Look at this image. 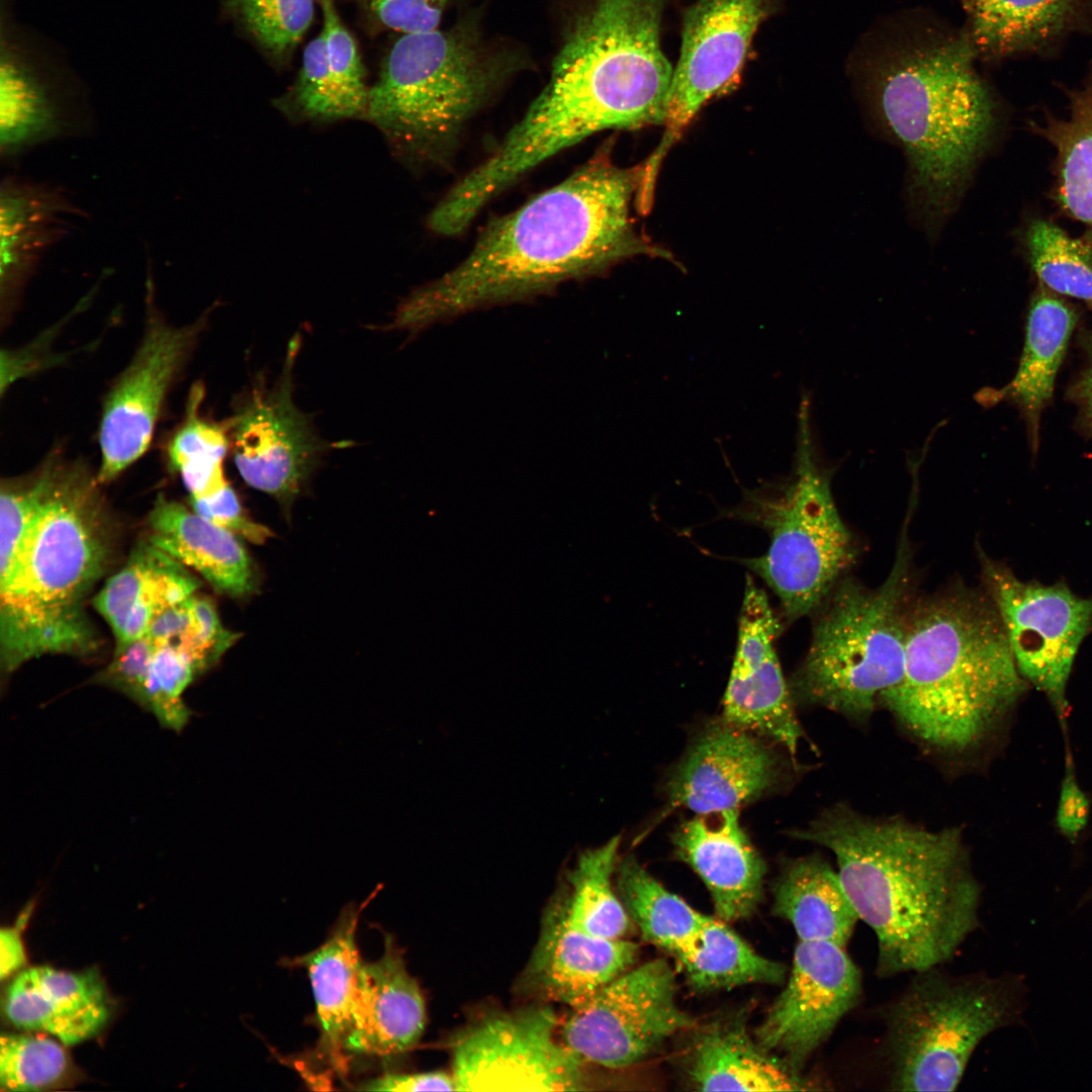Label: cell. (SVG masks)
<instances>
[{"label":"cell","mask_w":1092,"mask_h":1092,"mask_svg":"<svg viewBox=\"0 0 1092 1092\" xmlns=\"http://www.w3.org/2000/svg\"><path fill=\"white\" fill-rule=\"evenodd\" d=\"M147 635L157 645L181 648L204 669L215 663L238 639V634L222 627L213 603L196 594L162 613Z\"/></svg>","instance_id":"f35d334b"},{"label":"cell","mask_w":1092,"mask_h":1092,"mask_svg":"<svg viewBox=\"0 0 1092 1092\" xmlns=\"http://www.w3.org/2000/svg\"><path fill=\"white\" fill-rule=\"evenodd\" d=\"M1069 114L1049 116L1032 129L1056 151V196L1083 223L1092 241V70L1080 87L1067 90Z\"/></svg>","instance_id":"1f68e13d"},{"label":"cell","mask_w":1092,"mask_h":1092,"mask_svg":"<svg viewBox=\"0 0 1092 1092\" xmlns=\"http://www.w3.org/2000/svg\"><path fill=\"white\" fill-rule=\"evenodd\" d=\"M204 388L195 384L188 395L185 417L167 444L170 469L178 472L192 499L208 498L229 483L223 461L231 441L225 422L215 423L200 414Z\"/></svg>","instance_id":"d590c367"},{"label":"cell","mask_w":1092,"mask_h":1092,"mask_svg":"<svg viewBox=\"0 0 1092 1092\" xmlns=\"http://www.w3.org/2000/svg\"><path fill=\"white\" fill-rule=\"evenodd\" d=\"M569 1009L561 1040L584 1063L613 1069L638 1063L694 1024L662 959L627 970Z\"/></svg>","instance_id":"5bb4252c"},{"label":"cell","mask_w":1092,"mask_h":1092,"mask_svg":"<svg viewBox=\"0 0 1092 1092\" xmlns=\"http://www.w3.org/2000/svg\"><path fill=\"white\" fill-rule=\"evenodd\" d=\"M1029 265L1052 292L1083 301L1092 311V246L1045 219H1033L1024 237Z\"/></svg>","instance_id":"8d00e7d4"},{"label":"cell","mask_w":1092,"mask_h":1092,"mask_svg":"<svg viewBox=\"0 0 1092 1092\" xmlns=\"http://www.w3.org/2000/svg\"><path fill=\"white\" fill-rule=\"evenodd\" d=\"M861 975L845 947L799 940L785 988L755 1030L756 1040L801 1072L859 1002Z\"/></svg>","instance_id":"e0dca14e"},{"label":"cell","mask_w":1092,"mask_h":1092,"mask_svg":"<svg viewBox=\"0 0 1092 1092\" xmlns=\"http://www.w3.org/2000/svg\"><path fill=\"white\" fill-rule=\"evenodd\" d=\"M664 0H594L571 25L527 109L550 149L610 128L662 124L673 68L660 44Z\"/></svg>","instance_id":"5b68a950"},{"label":"cell","mask_w":1092,"mask_h":1092,"mask_svg":"<svg viewBox=\"0 0 1092 1092\" xmlns=\"http://www.w3.org/2000/svg\"><path fill=\"white\" fill-rule=\"evenodd\" d=\"M980 561L985 593L1000 618L1019 673L1063 717L1076 655L1092 631V597L1078 596L1063 581L1022 580L982 552Z\"/></svg>","instance_id":"7c38bea8"},{"label":"cell","mask_w":1092,"mask_h":1092,"mask_svg":"<svg viewBox=\"0 0 1092 1092\" xmlns=\"http://www.w3.org/2000/svg\"><path fill=\"white\" fill-rule=\"evenodd\" d=\"M365 1091H456L452 1074L431 1071L413 1074H385L361 1084Z\"/></svg>","instance_id":"681fc988"},{"label":"cell","mask_w":1092,"mask_h":1092,"mask_svg":"<svg viewBox=\"0 0 1092 1092\" xmlns=\"http://www.w3.org/2000/svg\"><path fill=\"white\" fill-rule=\"evenodd\" d=\"M1028 687L986 593L952 587L913 601L903 676L880 703L922 744L960 755L979 748Z\"/></svg>","instance_id":"3957f363"},{"label":"cell","mask_w":1092,"mask_h":1092,"mask_svg":"<svg viewBox=\"0 0 1092 1092\" xmlns=\"http://www.w3.org/2000/svg\"><path fill=\"white\" fill-rule=\"evenodd\" d=\"M525 65L517 52L487 42L469 17L402 34L370 87L364 118L402 156L444 164L469 118Z\"/></svg>","instance_id":"52a82bcc"},{"label":"cell","mask_w":1092,"mask_h":1092,"mask_svg":"<svg viewBox=\"0 0 1092 1092\" xmlns=\"http://www.w3.org/2000/svg\"><path fill=\"white\" fill-rule=\"evenodd\" d=\"M779 633L766 594L747 575L722 719L795 754L802 729L776 650Z\"/></svg>","instance_id":"ac0fdd59"},{"label":"cell","mask_w":1092,"mask_h":1092,"mask_svg":"<svg viewBox=\"0 0 1092 1092\" xmlns=\"http://www.w3.org/2000/svg\"><path fill=\"white\" fill-rule=\"evenodd\" d=\"M223 9L267 57L283 64L312 22L314 0H223Z\"/></svg>","instance_id":"74e56055"},{"label":"cell","mask_w":1092,"mask_h":1092,"mask_svg":"<svg viewBox=\"0 0 1092 1092\" xmlns=\"http://www.w3.org/2000/svg\"><path fill=\"white\" fill-rule=\"evenodd\" d=\"M155 648L154 641L146 635L126 648L114 651L111 662L95 675L93 681L118 691L141 706Z\"/></svg>","instance_id":"bcb514c9"},{"label":"cell","mask_w":1092,"mask_h":1092,"mask_svg":"<svg viewBox=\"0 0 1092 1092\" xmlns=\"http://www.w3.org/2000/svg\"><path fill=\"white\" fill-rule=\"evenodd\" d=\"M800 437L792 475L746 493L735 510V517L769 536L767 550L743 562L779 598L789 621L815 612L858 552L803 425Z\"/></svg>","instance_id":"30bf717a"},{"label":"cell","mask_w":1092,"mask_h":1092,"mask_svg":"<svg viewBox=\"0 0 1092 1092\" xmlns=\"http://www.w3.org/2000/svg\"><path fill=\"white\" fill-rule=\"evenodd\" d=\"M674 957L690 984L700 991L780 984L787 977L785 965L759 954L725 921L709 916Z\"/></svg>","instance_id":"d6a6232c"},{"label":"cell","mask_w":1092,"mask_h":1092,"mask_svg":"<svg viewBox=\"0 0 1092 1092\" xmlns=\"http://www.w3.org/2000/svg\"><path fill=\"white\" fill-rule=\"evenodd\" d=\"M70 1061L54 1039L32 1034H2L0 1085L2 1090L39 1091L65 1081Z\"/></svg>","instance_id":"ab89813d"},{"label":"cell","mask_w":1092,"mask_h":1092,"mask_svg":"<svg viewBox=\"0 0 1092 1092\" xmlns=\"http://www.w3.org/2000/svg\"><path fill=\"white\" fill-rule=\"evenodd\" d=\"M689 1074L703 1091H804L810 1081L754 1041L736 1020L712 1023L694 1039Z\"/></svg>","instance_id":"f1b7e54d"},{"label":"cell","mask_w":1092,"mask_h":1092,"mask_svg":"<svg viewBox=\"0 0 1092 1092\" xmlns=\"http://www.w3.org/2000/svg\"><path fill=\"white\" fill-rule=\"evenodd\" d=\"M616 874L617 893L648 942L674 956L705 924L708 916L668 891L633 856L619 861Z\"/></svg>","instance_id":"836d02e7"},{"label":"cell","mask_w":1092,"mask_h":1092,"mask_svg":"<svg viewBox=\"0 0 1092 1092\" xmlns=\"http://www.w3.org/2000/svg\"><path fill=\"white\" fill-rule=\"evenodd\" d=\"M766 9L767 0H697L688 9L666 96L664 131L642 164L636 194L640 209L652 208L662 161L686 127L704 104L735 82Z\"/></svg>","instance_id":"4fadbf2b"},{"label":"cell","mask_w":1092,"mask_h":1092,"mask_svg":"<svg viewBox=\"0 0 1092 1092\" xmlns=\"http://www.w3.org/2000/svg\"><path fill=\"white\" fill-rule=\"evenodd\" d=\"M940 968L914 973L878 1010L891 1090H956L983 1039L1023 1019L1028 988L1020 975Z\"/></svg>","instance_id":"9c48e42d"},{"label":"cell","mask_w":1092,"mask_h":1092,"mask_svg":"<svg viewBox=\"0 0 1092 1092\" xmlns=\"http://www.w3.org/2000/svg\"><path fill=\"white\" fill-rule=\"evenodd\" d=\"M1078 317L1072 304L1038 283L1028 306L1018 368L1011 381L995 394L1019 410L1033 454L1039 444L1041 416L1053 396L1056 377Z\"/></svg>","instance_id":"83f0119b"},{"label":"cell","mask_w":1092,"mask_h":1092,"mask_svg":"<svg viewBox=\"0 0 1092 1092\" xmlns=\"http://www.w3.org/2000/svg\"><path fill=\"white\" fill-rule=\"evenodd\" d=\"M360 910L347 909L322 945L290 962L307 970L315 1000L320 1046L334 1069L343 1074L347 1070L344 1041L363 966L355 936Z\"/></svg>","instance_id":"f546056e"},{"label":"cell","mask_w":1092,"mask_h":1092,"mask_svg":"<svg viewBox=\"0 0 1092 1092\" xmlns=\"http://www.w3.org/2000/svg\"><path fill=\"white\" fill-rule=\"evenodd\" d=\"M275 104L285 113L307 120L350 118L328 66L322 31L305 47L294 84Z\"/></svg>","instance_id":"b9f144b4"},{"label":"cell","mask_w":1092,"mask_h":1092,"mask_svg":"<svg viewBox=\"0 0 1092 1092\" xmlns=\"http://www.w3.org/2000/svg\"><path fill=\"white\" fill-rule=\"evenodd\" d=\"M43 496L0 585V665L9 675L47 654L87 655L98 636L83 609L104 572L109 533L97 476L50 455Z\"/></svg>","instance_id":"277c9868"},{"label":"cell","mask_w":1092,"mask_h":1092,"mask_svg":"<svg viewBox=\"0 0 1092 1092\" xmlns=\"http://www.w3.org/2000/svg\"><path fill=\"white\" fill-rule=\"evenodd\" d=\"M25 964V952L19 929L6 927L0 930V978L11 976Z\"/></svg>","instance_id":"816d5d0a"},{"label":"cell","mask_w":1092,"mask_h":1092,"mask_svg":"<svg viewBox=\"0 0 1092 1092\" xmlns=\"http://www.w3.org/2000/svg\"><path fill=\"white\" fill-rule=\"evenodd\" d=\"M977 58L966 33L907 55L877 86V113L903 149L911 206L931 235L961 201L995 124Z\"/></svg>","instance_id":"8992f818"},{"label":"cell","mask_w":1092,"mask_h":1092,"mask_svg":"<svg viewBox=\"0 0 1092 1092\" xmlns=\"http://www.w3.org/2000/svg\"><path fill=\"white\" fill-rule=\"evenodd\" d=\"M548 1005L493 1012L452 1039L456 1091H578L584 1062L558 1039Z\"/></svg>","instance_id":"8fae6325"},{"label":"cell","mask_w":1092,"mask_h":1092,"mask_svg":"<svg viewBox=\"0 0 1092 1092\" xmlns=\"http://www.w3.org/2000/svg\"><path fill=\"white\" fill-rule=\"evenodd\" d=\"M792 835L834 854L849 901L875 933L881 979L941 967L980 926L982 888L957 827L932 831L837 803Z\"/></svg>","instance_id":"7a4b0ae2"},{"label":"cell","mask_w":1092,"mask_h":1092,"mask_svg":"<svg viewBox=\"0 0 1092 1092\" xmlns=\"http://www.w3.org/2000/svg\"><path fill=\"white\" fill-rule=\"evenodd\" d=\"M190 505L201 517L254 544H263L274 536L269 528L256 523L247 515L230 484L208 498H190Z\"/></svg>","instance_id":"7dc6e473"},{"label":"cell","mask_w":1092,"mask_h":1092,"mask_svg":"<svg viewBox=\"0 0 1092 1092\" xmlns=\"http://www.w3.org/2000/svg\"><path fill=\"white\" fill-rule=\"evenodd\" d=\"M641 174L642 165L612 162L604 146L559 184L491 219L462 262L398 304L386 330L417 334L481 307L599 275L636 256L672 259L633 222Z\"/></svg>","instance_id":"6da1fadb"},{"label":"cell","mask_w":1092,"mask_h":1092,"mask_svg":"<svg viewBox=\"0 0 1092 1092\" xmlns=\"http://www.w3.org/2000/svg\"><path fill=\"white\" fill-rule=\"evenodd\" d=\"M1080 348L1084 354V365L1072 382L1068 396L1076 406L1080 429L1092 438V330L1081 333Z\"/></svg>","instance_id":"f907efd6"},{"label":"cell","mask_w":1092,"mask_h":1092,"mask_svg":"<svg viewBox=\"0 0 1092 1092\" xmlns=\"http://www.w3.org/2000/svg\"><path fill=\"white\" fill-rule=\"evenodd\" d=\"M3 1013L15 1027L54 1035L72 1045L97 1034L110 1015L105 985L95 971L26 969L8 984Z\"/></svg>","instance_id":"d4e9b609"},{"label":"cell","mask_w":1092,"mask_h":1092,"mask_svg":"<svg viewBox=\"0 0 1092 1092\" xmlns=\"http://www.w3.org/2000/svg\"><path fill=\"white\" fill-rule=\"evenodd\" d=\"M149 543L201 574L232 598L256 590L252 559L237 535L184 505L159 494L149 514Z\"/></svg>","instance_id":"4316f807"},{"label":"cell","mask_w":1092,"mask_h":1092,"mask_svg":"<svg viewBox=\"0 0 1092 1092\" xmlns=\"http://www.w3.org/2000/svg\"><path fill=\"white\" fill-rule=\"evenodd\" d=\"M80 208L62 187L16 175L0 185V288L9 301L31 277L48 251L72 229Z\"/></svg>","instance_id":"484cf974"},{"label":"cell","mask_w":1092,"mask_h":1092,"mask_svg":"<svg viewBox=\"0 0 1092 1092\" xmlns=\"http://www.w3.org/2000/svg\"><path fill=\"white\" fill-rule=\"evenodd\" d=\"M327 62L350 118H364L369 90L356 41L341 20L334 0H318Z\"/></svg>","instance_id":"7bdbcfd3"},{"label":"cell","mask_w":1092,"mask_h":1092,"mask_svg":"<svg viewBox=\"0 0 1092 1092\" xmlns=\"http://www.w3.org/2000/svg\"><path fill=\"white\" fill-rule=\"evenodd\" d=\"M774 911L791 923L799 940L844 947L859 921L837 871L817 854L786 864L774 888Z\"/></svg>","instance_id":"4dcf8cb0"},{"label":"cell","mask_w":1092,"mask_h":1092,"mask_svg":"<svg viewBox=\"0 0 1092 1092\" xmlns=\"http://www.w3.org/2000/svg\"><path fill=\"white\" fill-rule=\"evenodd\" d=\"M382 26L402 34L439 28L452 0H352Z\"/></svg>","instance_id":"f6af8a7d"},{"label":"cell","mask_w":1092,"mask_h":1092,"mask_svg":"<svg viewBox=\"0 0 1092 1092\" xmlns=\"http://www.w3.org/2000/svg\"><path fill=\"white\" fill-rule=\"evenodd\" d=\"M8 39L0 78V159L10 165L35 148L88 135L92 111L81 84Z\"/></svg>","instance_id":"ffe728a7"},{"label":"cell","mask_w":1092,"mask_h":1092,"mask_svg":"<svg viewBox=\"0 0 1092 1092\" xmlns=\"http://www.w3.org/2000/svg\"><path fill=\"white\" fill-rule=\"evenodd\" d=\"M900 542L879 586L843 576L816 609L808 652L791 680L794 703L864 722L901 680L914 600L906 533Z\"/></svg>","instance_id":"ba28073f"},{"label":"cell","mask_w":1092,"mask_h":1092,"mask_svg":"<svg viewBox=\"0 0 1092 1092\" xmlns=\"http://www.w3.org/2000/svg\"><path fill=\"white\" fill-rule=\"evenodd\" d=\"M620 837L583 851L567 874L565 900L569 921L598 937L622 939L631 919L615 890Z\"/></svg>","instance_id":"e575fe53"},{"label":"cell","mask_w":1092,"mask_h":1092,"mask_svg":"<svg viewBox=\"0 0 1092 1092\" xmlns=\"http://www.w3.org/2000/svg\"><path fill=\"white\" fill-rule=\"evenodd\" d=\"M637 950L634 942L598 937L574 926L565 895L559 896L544 914L521 987L572 1008L629 970Z\"/></svg>","instance_id":"44dd1931"},{"label":"cell","mask_w":1092,"mask_h":1092,"mask_svg":"<svg viewBox=\"0 0 1092 1092\" xmlns=\"http://www.w3.org/2000/svg\"><path fill=\"white\" fill-rule=\"evenodd\" d=\"M1090 802L1080 788L1070 762L1061 784L1056 823L1060 832L1075 841L1087 825Z\"/></svg>","instance_id":"c3c4849f"},{"label":"cell","mask_w":1092,"mask_h":1092,"mask_svg":"<svg viewBox=\"0 0 1092 1092\" xmlns=\"http://www.w3.org/2000/svg\"><path fill=\"white\" fill-rule=\"evenodd\" d=\"M426 1004L390 935L382 956L363 963L344 1054L387 1057L414 1048L425 1030Z\"/></svg>","instance_id":"603a6c76"},{"label":"cell","mask_w":1092,"mask_h":1092,"mask_svg":"<svg viewBox=\"0 0 1092 1092\" xmlns=\"http://www.w3.org/2000/svg\"><path fill=\"white\" fill-rule=\"evenodd\" d=\"M978 58L1052 57L1073 35L1092 36V0H963Z\"/></svg>","instance_id":"cb8c5ba5"},{"label":"cell","mask_w":1092,"mask_h":1092,"mask_svg":"<svg viewBox=\"0 0 1092 1092\" xmlns=\"http://www.w3.org/2000/svg\"><path fill=\"white\" fill-rule=\"evenodd\" d=\"M765 740L723 719L709 725L666 783V811L687 808L707 815L738 810L774 790L784 767Z\"/></svg>","instance_id":"d6986e66"},{"label":"cell","mask_w":1092,"mask_h":1092,"mask_svg":"<svg viewBox=\"0 0 1092 1092\" xmlns=\"http://www.w3.org/2000/svg\"><path fill=\"white\" fill-rule=\"evenodd\" d=\"M1091 900H1092V888H1091V889H1090V890H1089V891L1087 892V894H1086V895H1085V896L1083 897V899H1082V902H1083V903H1086V902H1089V901H1091Z\"/></svg>","instance_id":"f5cc1de1"},{"label":"cell","mask_w":1092,"mask_h":1092,"mask_svg":"<svg viewBox=\"0 0 1092 1092\" xmlns=\"http://www.w3.org/2000/svg\"><path fill=\"white\" fill-rule=\"evenodd\" d=\"M672 843L705 884L721 920H741L755 911L766 867L742 829L737 809L696 815L676 828Z\"/></svg>","instance_id":"7402d4cb"},{"label":"cell","mask_w":1092,"mask_h":1092,"mask_svg":"<svg viewBox=\"0 0 1092 1092\" xmlns=\"http://www.w3.org/2000/svg\"><path fill=\"white\" fill-rule=\"evenodd\" d=\"M128 365L106 395L99 425L97 480L115 479L149 448L166 396L182 371L205 316L183 327L154 312Z\"/></svg>","instance_id":"2e32d148"},{"label":"cell","mask_w":1092,"mask_h":1092,"mask_svg":"<svg viewBox=\"0 0 1092 1092\" xmlns=\"http://www.w3.org/2000/svg\"><path fill=\"white\" fill-rule=\"evenodd\" d=\"M155 645L141 707L164 728L180 732L191 715L182 696L204 668L177 646Z\"/></svg>","instance_id":"60d3db41"},{"label":"cell","mask_w":1092,"mask_h":1092,"mask_svg":"<svg viewBox=\"0 0 1092 1092\" xmlns=\"http://www.w3.org/2000/svg\"><path fill=\"white\" fill-rule=\"evenodd\" d=\"M162 551L148 544L133 551L127 563L112 575L94 599L96 611L117 639L129 614L151 579Z\"/></svg>","instance_id":"ee69618b"},{"label":"cell","mask_w":1092,"mask_h":1092,"mask_svg":"<svg viewBox=\"0 0 1092 1092\" xmlns=\"http://www.w3.org/2000/svg\"><path fill=\"white\" fill-rule=\"evenodd\" d=\"M300 336L288 343L275 381L257 375L224 421L236 467L251 487L290 506L331 447L293 399V368Z\"/></svg>","instance_id":"9a60e30c"}]
</instances>
